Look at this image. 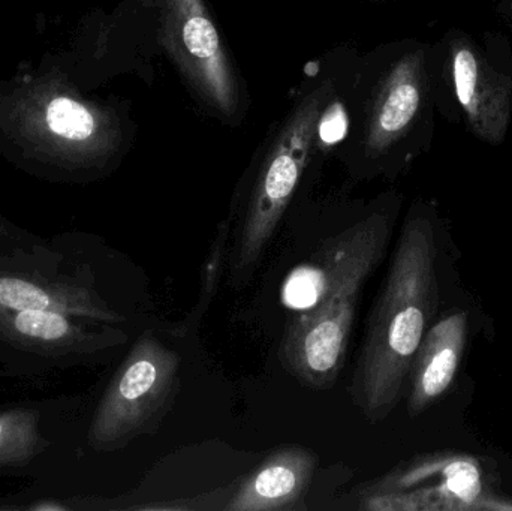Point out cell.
Segmentation results:
<instances>
[{
    "instance_id": "obj_10",
    "label": "cell",
    "mask_w": 512,
    "mask_h": 511,
    "mask_svg": "<svg viewBox=\"0 0 512 511\" xmlns=\"http://www.w3.org/2000/svg\"><path fill=\"white\" fill-rule=\"evenodd\" d=\"M318 468V456L301 446L271 453L234 492L227 511L292 510L303 500Z\"/></svg>"
},
{
    "instance_id": "obj_5",
    "label": "cell",
    "mask_w": 512,
    "mask_h": 511,
    "mask_svg": "<svg viewBox=\"0 0 512 511\" xmlns=\"http://www.w3.org/2000/svg\"><path fill=\"white\" fill-rule=\"evenodd\" d=\"M436 113L430 42L402 38L357 51L348 125L333 153L358 176L394 179L432 149Z\"/></svg>"
},
{
    "instance_id": "obj_2",
    "label": "cell",
    "mask_w": 512,
    "mask_h": 511,
    "mask_svg": "<svg viewBox=\"0 0 512 511\" xmlns=\"http://www.w3.org/2000/svg\"><path fill=\"white\" fill-rule=\"evenodd\" d=\"M460 257L450 219L433 201H415L370 314L355 371L352 396L370 422L396 410L424 335L465 287Z\"/></svg>"
},
{
    "instance_id": "obj_4",
    "label": "cell",
    "mask_w": 512,
    "mask_h": 511,
    "mask_svg": "<svg viewBox=\"0 0 512 511\" xmlns=\"http://www.w3.org/2000/svg\"><path fill=\"white\" fill-rule=\"evenodd\" d=\"M400 204V195H385L381 206L328 240L316 258L289 276L292 293L310 308L289 324L280 357L304 386L325 390L336 383L358 297L384 260Z\"/></svg>"
},
{
    "instance_id": "obj_13",
    "label": "cell",
    "mask_w": 512,
    "mask_h": 511,
    "mask_svg": "<svg viewBox=\"0 0 512 511\" xmlns=\"http://www.w3.org/2000/svg\"><path fill=\"white\" fill-rule=\"evenodd\" d=\"M0 305L17 309H45L48 306V296L29 282L20 279H0Z\"/></svg>"
},
{
    "instance_id": "obj_14",
    "label": "cell",
    "mask_w": 512,
    "mask_h": 511,
    "mask_svg": "<svg viewBox=\"0 0 512 511\" xmlns=\"http://www.w3.org/2000/svg\"><path fill=\"white\" fill-rule=\"evenodd\" d=\"M495 12L501 20L512 26V0H495Z\"/></svg>"
},
{
    "instance_id": "obj_7",
    "label": "cell",
    "mask_w": 512,
    "mask_h": 511,
    "mask_svg": "<svg viewBox=\"0 0 512 511\" xmlns=\"http://www.w3.org/2000/svg\"><path fill=\"white\" fill-rule=\"evenodd\" d=\"M436 111L489 146L507 140L512 122V45L498 30L474 35L450 27L430 44Z\"/></svg>"
},
{
    "instance_id": "obj_9",
    "label": "cell",
    "mask_w": 512,
    "mask_h": 511,
    "mask_svg": "<svg viewBox=\"0 0 512 511\" xmlns=\"http://www.w3.org/2000/svg\"><path fill=\"white\" fill-rule=\"evenodd\" d=\"M179 384V354L156 336H143L123 366L102 411V437L122 441L156 431L173 407Z\"/></svg>"
},
{
    "instance_id": "obj_16",
    "label": "cell",
    "mask_w": 512,
    "mask_h": 511,
    "mask_svg": "<svg viewBox=\"0 0 512 511\" xmlns=\"http://www.w3.org/2000/svg\"><path fill=\"white\" fill-rule=\"evenodd\" d=\"M0 431H2V428H0Z\"/></svg>"
},
{
    "instance_id": "obj_8",
    "label": "cell",
    "mask_w": 512,
    "mask_h": 511,
    "mask_svg": "<svg viewBox=\"0 0 512 511\" xmlns=\"http://www.w3.org/2000/svg\"><path fill=\"white\" fill-rule=\"evenodd\" d=\"M493 333V321L478 297L463 287L427 330L406 381V411L418 419L450 398L466 369L480 333Z\"/></svg>"
},
{
    "instance_id": "obj_6",
    "label": "cell",
    "mask_w": 512,
    "mask_h": 511,
    "mask_svg": "<svg viewBox=\"0 0 512 511\" xmlns=\"http://www.w3.org/2000/svg\"><path fill=\"white\" fill-rule=\"evenodd\" d=\"M354 48H336L307 66L286 113L268 129L246 176L245 218L234 254V275H252L307 170L318 156L319 126L340 89Z\"/></svg>"
},
{
    "instance_id": "obj_15",
    "label": "cell",
    "mask_w": 512,
    "mask_h": 511,
    "mask_svg": "<svg viewBox=\"0 0 512 511\" xmlns=\"http://www.w3.org/2000/svg\"><path fill=\"white\" fill-rule=\"evenodd\" d=\"M361 2H369V3H387V2H397V0H361Z\"/></svg>"
},
{
    "instance_id": "obj_12",
    "label": "cell",
    "mask_w": 512,
    "mask_h": 511,
    "mask_svg": "<svg viewBox=\"0 0 512 511\" xmlns=\"http://www.w3.org/2000/svg\"><path fill=\"white\" fill-rule=\"evenodd\" d=\"M15 327L18 332L30 338L53 339L62 338L69 332V324L65 318L45 309H24L15 318Z\"/></svg>"
},
{
    "instance_id": "obj_3",
    "label": "cell",
    "mask_w": 512,
    "mask_h": 511,
    "mask_svg": "<svg viewBox=\"0 0 512 511\" xmlns=\"http://www.w3.org/2000/svg\"><path fill=\"white\" fill-rule=\"evenodd\" d=\"M138 123L131 101L90 95L62 51L0 77V153L45 170L104 173L131 152Z\"/></svg>"
},
{
    "instance_id": "obj_11",
    "label": "cell",
    "mask_w": 512,
    "mask_h": 511,
    "mask_svg": "<svg viewBox=\"0 0 512 511\" xmlns=\"http://www.w3.org/2000/svg\"><path fill=\"white\" fill-rule=\"evenodd\" d=\"M230 237V222L225 221L219 225L218 234L215 242L210 248L209 257L204 263L203 273H201L200 300L195 306L194 312L189 315L186 323H183V330L194 329L198 321L203 317L204 312L209 308L212 300L218 293L219 282H221L222 273H224L225 257H227V242Z\"/></svg>"
},
{
    "instance_id": "obj_1",
    "label": "cell",
    "mask_w": 512,
    "mask_h": 511,
    "mask_svg": "<svg viewBox=\"0 0 512 511\" xmlns=\"http://www.w3.org/2000/svg\"><path fill=\"white\" fill-rule=\"evenodd\" d=\"M62 53L89 92L122 75L152 84L156 60H167L207 119L231 129L248 120V83L207 0H120L111 11L93 9Z\"/></svg>"
}]
</instances>
